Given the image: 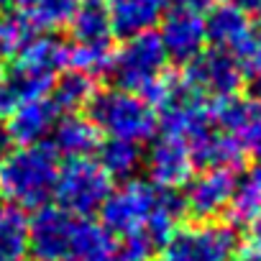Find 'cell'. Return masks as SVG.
<instances>
[{
    "label": "cell",
    "mask_w": 261,
    "mask_h": 261,
    "mask_svg": "<svg viewBox=\"0 0 261 261\" xmlns=\"http://www.w3.org/2000/svg\"><path fill=\"white\" fill-rule=\"evenodd\" d=\"M77 6H80V0H34L26 18L39 31L41 29H59V26L69 23Z\"/></svg>",
    "instance_id": "4316f807"
},
{
    "label": "cell",
    "mask_w": 261,
    "mask_h": 261,
    "mask_svg": "<svg viewBox=\"0 0 261 261\" xmlns=\"http://www.w3.org/2000/svg\"><path fill=\"white\" fill-rule=\"evenodd\" d=\"M6 3H8V0H0V6H6Z\"/></svg>",
    "instance_id": "d590c367"
},
{
    "label": "cell",
    "mask_w": 261,
    "mask_h": 261,
    "mask_svg": "<svg viewBox=\"0 0 261 261\" xmlns=\"http://www.w3.org/2000/svg\"><path fill=\"white\" fill-rule=\"evenodd\" d=\"M169 57L159 41L156 31L139 34L123 39V44L113 51V64H110V77L118 90L125 92H144L151 82H156L167 72Z\"/></svg>",
    "instance_id": "277c9868"
},
{
    "label": "cell",
    "mask_w": 261,
    "mask_h": 261,
    "mask_svg": "<svg viewBox=\"0 0 261 261\" xmlns=\"http://www.w3.org/2000/svg\"><path fill=\"white\" fill-rule=\"evenodd\" d=\"M13 149H16V141H13V136H11L8 125H6V123H0V162H3Z\"/></svg>",
    "instance_id": "f546056e"
},
{
    "label": "cell",
    "mask_w": 261,
    "mask_h": 261,
    "mask_svg": "<svg viewBox=\"0 0 261 261\" xmlns=\"http://www.w3.org/2000/svg\"><path fill=\"white\" fill-rule=\"evenodd\" d=\"M118 238L92 218H74L67 261H115Z\"/></svg>",
    "instance_id": "e0dca14e"
},
{
    "label": "cell",
    "mask_w": 261,
    "mask_h": 261,
    "mask_svg": "<svg viewBox=\"0 0 261 261\" xmlns=\"http://www.w3.org/2000/svg\"><path fill=\"white\" fill-rule=\"evenodd\" d=\"M97 146H100V130L90 120V115H80V113L59 115L51 130V149L59 156H67V159L92 156Z\"/></svg>",
    "instance_id": "2e32d148"
},
{
    "label": "cell",
    "mask_w": 261,
    "mask_h": 261,
    "mask_svg": "<svg viewBox=\"0 0 261 261\" xmlns=\"http://www.w3.org/2000/svg\"><path fill=\"white\" fill-rule=\"evenodd\" d=\"M110 190H113V179L97 164V159L82 156V159H67L64 164H59L54 200L69 215L90 218L92 213L100 210Z\"/></svg>",
    "instance_id": "3957f363"
},
{
    "label": "cell",
    "mask_w": 261,
    "mask_h": 261,
    "mask_svg": "<svg viewBox=\"0 0 261 261\" xmlns=\"http://www.w3.org/2000/svg\"><path fill=\"white\" fill-rule=\"evenodd\" d=\"M113 39L110 41H92V44H72L69 46V64L77 72L90 77H102L110 72L113 64Z\"/></svg>",
    "instance_id": "d4e9b609"
},
{
    "label": "cell",
    "mask_w": 261,
    "mask_h": 261,
    "mask_svg": "<svg viewBox=\"0 0 261 261\" xmlns=\"http://www.w3.org/2000/svg\"><path fill=\"white\" fill-rule=\"evenodd\" d=\"M156 251H159V243L146 230L128 233L118 243V258H125V261H149Z\"/></svg>",
    "instance_id": "83f0119b"
},
{
    "label": "cell",
    "mask_w": 261,
    "mask_h": 261,
    "mask_svg": "<svg viewBox=\"0 0 261 261\" xmlns=\"http://www.w3.org/2000/svg\"><path fill=\"white\" fill-rule=\"evenodd\" d=\"M87 110L90 120L97 125L100 134H108V139L144 146L159 134V113L139 92H125L118 87L95 92Z\"/></svg>",
    "instance_id": "7a4b0ae2"
},
{
    "label": "cell",
    "mask_w": 261,
    "mask_h": 261,
    "mask_svg": "<svg viewBox=\"0 0 261 261\" xmlns=\"http://www.w3.org/2000/svg\"><path fill=\"white\" fill-rule=\"evenodd\" d=\"M179 6H187V8H192V11H210V8H215V6H220L223 0H177Z\"/></svg>",
    "instance_id": "4dcf8cb0"
},
{
    "label": "cell",
    "mask_w": 261,
    "mask_h": 261,
    "mask_svg": "<svg viewBox=\"0 0 261 261\" xmlns=\"http://www.w3.org/2000/svg\"><path fill=\"white\" fill-rule=\"evenodd\" d=\"M192 164L200 169H233L241 167L243 151L238 146V141L225 134V130H218L215 125L210 130H205L202 136H197L192 144H187Z\"/></svg>",
    "instance_id": "ac0fdd59"
},
{
    "label": "cell",
    "mask_w": 261,
    "mask_h": 261,
    "mask_svg": "<svg viewBox=\"0 0 261 261\" xmlns=\"http://www.w3.org/2000/svg\"><path fill=\"white\" fill-rule=\"evenodd\" d=\"M159 41L169 57V62L190 64L200 51H205V16L187 6H169L159 23Z\"/></svg>",
    "instance_id": "ba28073f"
},
{
    "label": "cell",
    "mask_w": 261,
    "mask_h": 261,
    "mask_svg": "<svg viewBox=\"0 0 261 261\" xmlns=\"http://www.w3.org/2000/svg\"><path fill=\"white\" fill-rule=\"evenodd\" d=\"M69 36L74 44H92V41H110V21L105 0H80L77 11L69 18Z\"/></svg>",
    "instance_id": "44dd1931"
},
{
    "label": "cell",
    "mask_w": 261,
    "mask_h": 261,
    "mask_svg": "<svg viewBox=\"0 0 261 261\" xmlns=\"http://www.w3.org/2000/svg\"><path fill=\"white\" fill-rule=\"evenodd\" d=\"M213 118L230 134L241 151L261 167V100L251 97H225L213 102Z\"/></svg>",
    "instance_id": "9c48e42d"
},
{
    "label": "cell",
    "mask_w": 261,
    "mask_h": 261,
    "mask_svg": "<svg viewBox=\"0 0 261 261\" xmlns=\"http://www.w3.org/2000/svg\"><path fill=\"white\" fill-rule=\"evenodd\" d=\"M243 256H246V258H251V261H261V213L248 223Z\"/></svg>",
    "instance_id": "f1b7e54d"
},
{
    "label": "cell",
    "mask_w": 261,
    "mask_h": 261,
    "mask_svg": "<svg viewBox=\"0 0 261 261\" xmlns=\"http://www.w3.org/2000/svg\"><path fill=\"white\" fill-rule=\"evenodd\" d=\"M233 261H251V258H246V256H241V258H233Z\"/></svg>",
    "instance_id": "e575fe53"
},
{
    "label": "cell",
    "mask_w": 261,
    "mask_h": 261,
    "mask_svg": "<svg viewBox=\"0 0 261 261\" xmlns=\"http://www.w3.org/2000/svg\"><path fill=\"white\" fill-rule=\"evenodd\" d=\"M59 115L62 113L57 110L51 97H39V100H29L18 105L8 115L6 125L18 146H29V144H41L46 141V136H51Z\"/></svg>",
    "instance_id": "9a60e30c"
},
{
    "label": "cell",
    "mask_w": 261,
    "mask_h": 261,
    "mask_svg": "<svg viewBox=\"0 0 261 261\" xmlns=\"http://www.w3.org/2000/svg\"><path fill=\"white\" fill-rule=\"evenodd\" d=\"M36 34H39V29L18 11L0 16V57L16 59Z\"/></svg>",
    "instance_id": "484cf974"
},
{
    "label": "cell",
    "mask_w": 261,
    "mask_h": 261,
    "mask_svg": "<svg viewBox=\"0 0 261 261\" xmlns=\"http://www.w3.org/2000/svg\"><path fill=\"white\" fill-rule=\"evenodd\" d=\"M59 154L51 144L16 146L0 162V202L18 210H39L54 197Z\"/></svg>",
    "instance_id": "6da1fadb"
},
{
    "label": "cell",
    "mask_w": 261,
    "mask_h": 261,
    "mask_svg": "<svg viewBox=\"0 0 261 261\" xmlns=\"http://www.w3.org/2000/svg\"><path fill=\"white\" fill-rule=\"evenodd\" d=\"M110 31L120 39L154 31L164 13L169 11V0H105Z\"/></svg>",
    "instance_id": "5bb4252c"
},
{
    "label": "cell",
    "mask_w": 261,
    "mask_h": 261,
    "mask_svg": "<svg viewBox=\"0 0 261 261\" xmlns=\"http://www.w3.org/2000/svg\"><path fill=\"white\" fill-rule=\"evenodd\" d=\"M74 215L59 205H44L29 220V253L36 261H67Z\"/></svg>",
    "instance_id": "30bf717a"
},
{
    "label": "cell",
    "mask_w": 261,
    "mask_h": 261,
    "mask_svg": "<svg viewBox=\"0 0 261 261\" xmlns=\"http://www.w3.org/2000/svg\"><path fill=\"white\" fill-rule=\"evenodd\" d=\"M253 34H256V41L261 44V18H258V23H256V29H253Z\"/></svg>",
    "instance_id": "836d02e7"
},
{
    "label": "cell",
    "mask_w": 261,
    "mask_h": 261,
    "mask_svg": "<svg viewBox=\"0 0 261 261\" xmlns=\"http://www.w3.org/2000/svg\"><path fill=\"white\" fill-rule=\"evenodd\" d=\"M97 164L108 172L110 179H130L144 164V151L139 144L120 141V139H108L100 141L97 146Z\"/></svg>",
    "instance_id": "7402d4cb"
},
{
    "label": "cell",
    "mask_w": 261,
    "mask_h": 261,
    "mask_svg": "<svg viewBox=\"0 0 261 261\" xmlns=\"http://www.w3.org/2000/svg\"><path fill=\"white\" fill-rule=\"evenodd\" d=\"M238 248L236 230L225 223L200 220L179 225L162 246V261H233Z\"/></svg>",
    "instance_id": "5b68a950"
},
{
    "label": "cell",
    "mask_w": 261,
    "mask_h": 261,
    "mask_svg": "<svg viewBox=\"0 0 261 261\" xmlns=\"http://www.w3.org/2000/svg\"><path fill=\"white\" fill-rule=\"evenodd\" d=\"M6 72H8V69H6V64L0 62V87H3V82H6Z\"/></svg>",
    "instance_id": "d6a6232c"
},
{
    "label": "cell",
    "mask_w": 261,
    "mask_h": 261,
    "mask_svg": "<svg viewBox=\"0 0 261 261\" xmlns=\"http://www.w3.org/2000/svg\"><path fill=\"white\" fill-rule=\"evenodd\" d=\"M205 34L213 49H220L225 54H233L236 59L243 57L251 44L256 41L253 23L243 8L236 3H220L207 11L205 16Z\"/></svg>",
    "instance_id": "4fadbf2b"
},
{
    "label": "cell",
    "mask_w": 261,
    "mask_h": 261,
    "mask_svg": "<svg viewBox=\"0 0 261 261\" xmlns=\"http://www.w3.org/2000/svg\"><path fill=\"white\" fill-rule=\"evenodd\" d=\"M29 256V218L23 210L0 202V261H23Z\"/></svg>",
    "instance_id": "603a6c76"
},
{
    "label": "cell",
    "mask_w": 261,
    "mask_h": 261,
    "mask_svg": "<svg viewBox=\"0 0 261 261\" xmlns=\"http://www.w3.org/2000/svg\"><path fill=\"white\" fill-rule=\"evenodd\" d=\"M185 80L205 100L218 102L238 95L243 85V72L233 54H225L220 49H205L187 64Z\"/></svg>",
    "instance_id": "52a82bcc"
},
{
    "label": "cell",
    "mask_w": 261,
    "mask_h": 261,
    "mask_svg": "<svg viewBox=\"0 0 261 261\" xmlns=\"http://www.w3.org/2000/svg\"><path fill=\"white\" fill-rule=\"evenodd\" d=\"M95 92H97L95 77L67 67V72L57 74L49 95H51V102L57 105L59 113H80L82 108L90 105Z\"/></svg>",
    "instance_id": "ffe728a7"
},
{
    "label": "cell",
    "mask_w": 261,
    "mask_h": 261,
    "mask_svg": "<svg viewBox=\"0 0 261 261\" xmlns=\"http://www.w3.org/2000/svg\"><path fill=\"white\" fill-rule=\"evenodd\" d=\"M233 223H251L261 213V167H253L243 174H236L233 195L225 207Z\"/></svg>",
    "instance_id": "cb8c5ba5"
},
{
    "label": "cell",
    "mask_w": 261,
    "mask_h": 261,
    "mask_svg": "<svg viewBox=\"0 0 261 261\" xmlns=\"http://www.w3.org/2000/svg\"><path fill=\"white\" fill-rule=\"evenodd\" d=\"M156 185L139 177L123 179L120 187H113L100 205V223L105 225V230H110L115 238L144 230L156 200Z\"/></svg>",
    "instance_id": "8992f818"
},
{
    "label": "cell",
    "mask_w": 261,
    "mask_h": 261,
    "mask_svg": "<svg viewBox=\"0 0 261 261\" xmlns=\"http://www.w3.org/2000/svg\"><path fill=\"white\" fill-rule=\"evenodd\" d=\"M149 151L144 154V169L149 174V182L162 187V190H177L182 185H187V179L192 177V156L187 144L162 136L149 141Z\"/></svg>",
    "instance_id": "7c38bea8"
},
{
    "label": "cell",
    "mask_w": 261,
    "mask_h": 261,
    "mask_svg": "<svg viewBox=\"0 0 261 261\" xmlns=\"http://www.w3.org/2000/svg\"><path fill=\"white\" fill-rule=\"evenodd\" d=\"M238 8H243L246 13L248 11H261V0H233Z\"/></svg>",
    "instance_id": "1f68e13d"
},
{
    "label": "cell",
    "mask_w": 261,
    "mask_h": 261,
    "mask_svg": "<svg viewBox=\"0 0 261 261\" xmlns=\"http://www.w3.org/2000/svg\"><path fill=\"white\" fill-rule=\"evenodd\" d=\"M16 67H23L29 72H36L41 77L57 80V74L69 64V46L54 34H36L29 46L13 59Z\"/></svg>",
    "instance_id": "d6986e66"
},
{
    "label": "cell",
    "mask_w": 261,
    "mask_h": 261,
    "mask_svg": "<svg viewBox=\"0 0 261 261\" xmlns=\"http://www.w3.org/2000/svg\"><path fill=\"white\" fill-rule=\"evenodd\" d=\"M236 185L233 169H202V174L187 179V190L182 195L185 210L197 220H213L225 213Z\"/></svg>",
    "instance_id": "8fae6325"
},
{
    "label": "cell",
    "mask_w": 261,
    "mask_h": 261,
    "mask_svg": "<svg viewBox=\"0 0 261 261\" xmlns=\"http://www.w3.org/2000/svg\"><path fill=\"white\" fill-rule=\"evenodd\" d=\"M115 261H125V258H115Z\"/></svg>",
    "instance_id": "8d00e7d4"
}]
</instances>
